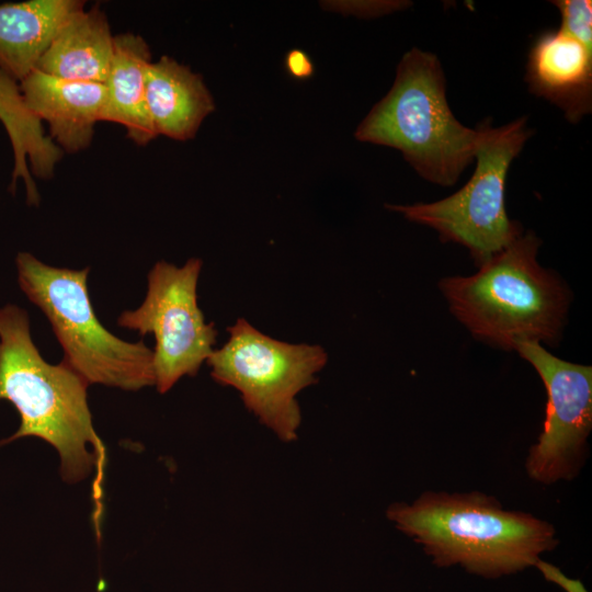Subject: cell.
Wrapping results in <instances>:
<instances>
[{
    "mask_svg": "<svg viewBox=\"0 0 592 592\" xmlns=\"http://www.w3.org/2000/svg\"><path fill=\"white\" fill-rule=\"evenodd\" d=\"M228 333L206 361L212 377L238 390L246 408L278 439L296 440L301 422L297 396L316 383L328 361L325 349L276 340L243 318Z\"/></svg>",
    "mask_w": 592,
    "mask_h": 592,
    "instance_id": "7",
    "label": "cell"
},
{
    "mask_svg": "<svg viewBox=\"0 0 592 592\" xmlns=\"http://www.w3.org/2000/svg\"><path fill=\"white\" fill-rule=\"evenodd\" d=\"M514 349L537 371L548 396L543 432L526 460L527 473L543 483L571 479L592 426V368L554 356L538 341H519Z\"/></svg>",
    "mask_w": 592,
    "mask_h": 592,
    "instance_id": "9",
    "label": "cell"
},
{
    "mask_svg": "<svg viewBox=\"0 0 592 592\" xmlns=\"http://www.w3.org/2000/svg\"><path fill=\"white\" fill-rule=\"evenodd\" d=\"M146 41L136 34L114 36V52L105 86L101 121L122 125L136 145L145 146L158 135L146 103V76L151 62Z\"/></svg>",
    "mask_w": 592,
    "mask_h": 592,
    "instance_id": "15",
    "label": "cell"
},
{
    "mask_svg": "<svg viewBox=\"0 0 592 592\" xmlns=\"http://www.w3.org/2000/svg\"><path fill=\"white\" fill-rule=\"evenodd\" d=\"M445 83L435 55L408 50L391 89L358 125L355 137L398 149L424 180L453 185L475 159L479 133L454 116Z\"/></svg>",
    "mask_w": 592,
    "mask_h": 592,
    "instance_id": "4",
    "label": "cell"
},
{
    "mask_svg": "<svg viewBox=\"0 0 592 592\" xmlns=\"http://www.w3.org/2000/svg\"><path fill=\"white\" fill-rule=\"evenodd\" d=\"M15 262L20 287L49 321L62 363L88 385L123 390L155 385L152 350L115 337L98 319L88 293L89 267L50 266L29 252H20Z\"/></svg>",
    "mask_w": 592,
    "mask_h": 592,
    "instance_id": "5",
    "label": "cell"
},
{
    "mask_svg": "<svg viewBox=\"0 0 592 592\" xmlns=\"http://www.w3.org/2000/svg\"><path fill=\"white\" fill-rule=\"evenodd\" d=\"M79 0H29L0 4V68L18 82L37 65Z\"/></svg>",
    "mask_w": 592,
    "mask_h": 592,
    "instance_id": "14",
    "label": "cell"
},
{
    "mask_svg": "<svg viewBox=\"0 0 592 592\" xmlns=\"http://www.w3.org/2000/svg\"><path fill=\"white\" fill-rule=\"evenodd\" d=\"M525 81L577 123L592 109V48L560 27L544 31L530 48Z\"/></svg>",
    "mask_w": 592,
    "mask_h": 592,
    "instance_id": "10",
    "label": "cell"
},
{
    "mask_svg": "<svg viewBox=\"0 0 592 592\" xmlns=\"http://www.w3.org/2000/svg\"><path fill=\"white\" fill-rule=\"evenodd\" d=\"M19 84L27 109L48 124L49 138L62 152L90 146L102 116L104 83L65 80L34 69Z\"/></svg>",
    "mask_w": 592,
    "mask_h": 592,
    "instance_id": "11",
    "label": "cell"
},
{
    "mask_svg": "<svg viewBox=\"0 0 592 592\" xmlns=\"http://www.w3.org/2000/svg\"><path fill=\"white\" fill-rule=\"evenodd\" d=\"M285 65L289 75L298 79L307 78L314 72L311 60L299 49H293L287 54Z\"/></svg>",
    "mask_w": 592,
    "mask_h": 592,
    "instance_id": "19",
    "label": "cell"
},
{
    "mask_svg": "<svg viewBox=\"0 0 592 592\" xmlns=\"http://www.w3.org/2000/svg\"><path fill=\"white\" fill-rule=\"evenodd\" d=\"M88 384L65 363H47L34 344L26 310L0 308V400L20 415L18 431L5 442L34 436L56 448L60 474L78 482L95 471V509L101 498L105 447L98 436L87 401ZM100 512V511H99Z\"/></svg>",
    "mask_w": 592,
    "mask_h": 592,
    "instance_id": "1",
    "label": "cell"
},
{
    "mask_svg": "<svg viewBox=\"0 0 592 592\" xmlns=\"http://www.w3.org/2000/svg\"><path fill=\"white\" fill-rule=\"evenodd\" d=\"M561 24L568 32L588 47L592 48V5L590 0H556Z\"/></svg>",
    "mask_w": 592,
    "mask_h": 592,
    "instance_id": "17",
    "label": "cell"
},
{
    "mask_svg": "<svg viewBox=\"0 0 592 592\" xmlns=\"http://www.w3.org/2000/svg\"><path fill=\"white\" fill-rule=\"evenodd\" d=\"M477 129L476 169L460 190L429 204L387 207L435 229L443 240L467 247L480 265L521 236L520 225L510 220L505 210V181L512 161L533 132L526 117L500 127L487 119Z\"/></svg>",
    "mask_w": 592,
    "mask_h": 592,
    "instance_id": "6",
    "label": "cell"
},
{
    "mask_svg": "<svg viewBox=\"0 0 592 592\" xmlns=\"http://www.w3.org/2000/svg\"><path fill=\"white\" fill-rule=\"evenodd\" d=\"M539 244L534 234L521 235L476 274L441 282L451 310L476 338L509 350L523 340L559 338L568 295L537 263Z\"/></svg>",
    "mask_w": 592,
    "mask_h": 592,
    "instance_id": "3",
    "label": "cell"
},
{
    "mask_svg": "<svg viewBox=\"0 0 592 592\" xmlns=\"http://www.w3.org/2000/svg\"><path fill=\"white\" fill-rule=\"evenodd\" d=\"M146 103L157 135L175 140L195 136L214 102L202 78L168 56L150 62Z\"/></svg>",
    "mask_w": 592,
    "mask_h": 592,
    "instance_id": "12",
    "label": "cell"
},
{
    "mask_svg": "<svg viewBox=\"0 0 592 592\" xmlns=\"http://www.w3.org/2000/svg\"><path fill=\"white\" fill-rule=\"evenodd\" d=\"M201 269L202 260L195 258L180 267L158 261L148 274L143 304L117 318L119 327L153 334L152 369L160 394L183 376H195L215 350L217 330L197 303Z\"/></svg>",
    "mask_w": 592,
    "mask_h": 592,
    "instance_id": "8",
    "label": "cell"
},
{
    "mask_svg": "<svg viewBox=\"0 0 592 592\" xmlns=\"http://www.w3.org/2000/svg\"><path fill=\"white\" fill-rule=\"evenodd\" d=\"M114 52V36L99 5L71 13L42 56L38 70L65 80L104 83Z\"/></svg>",
    "mask_w": 592,
    "mask_h": 592,
    "instance_id": "13",
    "label": "cell"
},
{
    "mask_svg": "<svg viewBox=\"0 0 592 592\" xmlns=\"http://www.w3.org/2000/svg\"><path fill=\"white\" fill-rule=\"evenodd\" d=\"M546 580L560 585L566 592H588L580 580H573L566 577L559 568L542 561L535 563Z\"/></svg>",
    "mask_w": 592,
    "mask_h": 592,
    "instance_id": "18",
    "label": "cell"
},
{
    "mask_svg": "<svg viewBox=\"0 0 592 592\" xmlns=\"http://www.w3.org/2000/svg\"><path fill=\"white\" fill-rule=\"evenodd\" d=\"M387 517L421 544L437 566L459 563L486 578L535 566L539 555L558 543L550 524L506 511L480 492L428 491L412 504H392Z\"/></svg>",
    "mask_w": 592,
    "mask_h": 592,
    "instance_id": "2",
    "label": "cell"
},
{
    "mask_svg": "<svg viewBox=\"0 0 592 592\" xmlns=\"http://www.w3.org/2000/svg\"><path fill=\"white\" fill-rule=\"evenodd\" d=\"M0 121L5 128L14 158L10 189L22 179L30 205H38L39 193L32 174L48 180L62 151L44 133L42 122L27 109L20 84L0 68Z\"/></svg>",
    "mask_w": 592,
    "mask_h": 592,
    "instance_id": "16",
    "label": "cell"
}]
</instances>
